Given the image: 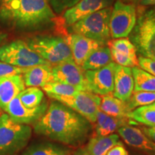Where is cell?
I'll return each mask as SVG.
<instances>
[{
  "label": "cell",
  "instance_id": "1",
  "mask_svg": "<svg viewBox=\"0 0 155 155\" xmlns=\"http://www.w3.org/2000/svg\"><path fill=\"white\" fill-rule=\"evenodd\" d=\"M92 124L62 103L53 100L47 111L34 124V131L74 148L82 146L91 134Z\"/></svg>",
  "mask_w": 155,
  "mask_h": 155
},
{
  "label": "cell",
  "instance_id": "2",
  "mask_svg": "<svg viewBox=\"0 0 155 155\" xmlns=\"http://www.w3.org/2000/svg\"><path fill=\"white\" fill-rule=\"evenodd\" d=\"M58 23L47 0H11L0 7V29L8 33L40 32Z\"/></svg>",
  "mask_w": 155,
  "mask_h": 155
},
{
  "label": "cell",
  "instance_id": "3",
  "mask_svg": "<svg viewBox=\"0 0 155 155\" xmlns=\"http://www.w3.org/2000/svg\"><path fill=\"white\" fill-rule=\"evenodd\" d=\"M129 40L141 56L155 60V6L141 7Z\"/></svg>",
  "mask_w": 155,
  "mask_h": 155
},
{
  "label": "cell",
  "instance_id": "4",
  "mask_svg": "<svg viewBox=\"0 0 155 155\" xmlns=\"http://www.w3.org/2000/svg\"><path fill=\"white\" fill-rule=\"evenodd\" d=\"M25 41L40 57L52 65L73 61L71 48L63 37L38 35L26 38Z\"/></svg>",
  "mask_w": 155,
  "mask_h": 155
},
{
  "label": "cell",
  "instance_id": "5",
  "mask_svg": "<svg viewBox=\"0 0 155 155\" xmlns=\"http://www.w3.org/2000/svg\"><path fill=\"white\" fill-rule=\"evenodd\" d=\"M112 7L101 9L67 28L69 34H78L100 42L104 45L111 39L110 17Z\"/></svg>",
  "mask_w": 155,
  "mask_h": 155
},
{
  "label": "cell",
  "instance_id": "6",
  "mask_svg": "<svg viewBox=\"0 0 155 155\" xmlns=\"http://www.w3.org/2000/svg\"><path fill=\"white\" fill-rule=\"evenodd\" d=\"M32 128L13 121L7 113L0 116V155H12L27 146Z\"/></svg>",
  "mask_w": 155,
  "mask_h": 155
},
{
  "label": "cell",
  "instance_id": "7",
  "mask_svg": "<svg viewBox=\"0 0 155 155\" xmlns=\"http://www.w3.org/2000/svg\"><path fill=\"white\" fill-rule=\"evenodd\" d=\"M0 61L25 68L50 64L31 49L25 40L20 39L5 42L0 47Z\"/></svg>",
  "mask_w": 155,
  "mask_h": 155
},
{
  "label": "cell",
  "instance_id": "8",
  "mask_svg": "<svg viewBox=\"0 0 155 155\" xmlns=\"http://www.w3.org/2000/svg\"><path fill=\"white\" fill-rule=\"evenodd\" d=\"M137 19V11L134 3H124L117 0L112 8L110 17L111 38H127L134 28Z\"/></svg>",
  "mask_w": 155,
  "mask_h": 155
},
{
  "label": "cell",
  "instance_id": "9",
  "mask_svg": "<svg viewBox=\"0 0 155 155\" xmlns=\"http://www.w3.org/2000/svg\"><path fill=\"white\" fill-rule=\"evenodd\" d=\"M48 97L72 108L91 124L96 123L97 114L100 110L101 101V98L98 95L89 91H80L74 96H49Z\"/></svg>",
  "mask_w": 155,
  "mask_h": 155
},
{
  "label": "cell",
  "instance_id": "10",
  "mask_svg": "<svg viewBox=\"0 0 155 155\" xmlns=\"http://www.w3.org/2000/svg\"><path fill=\"white\" fill-rule=\"evenodd\" d=\"M116 65V63L111 62L100 69L85 71L86 91L101 96L113 93Z\"/></svg>",
  "mask_w": 155,
  "mask_h": 155
},
{
  "label": "cell",
  "instance_id": "11",
  "mask_svg": "<svg viewBox=\"0 0 155 155\" xmlns=\"http://www.w3.org/2000/svg\"><path fill=\"white\" fill-rule=\"evenodd\" d=\"M114 0H80L63 13L61 28H67L78 21L101 9L111 7Z\"/></svg>",
  "mask_w": 155,
  "mask_h": 155
},
{
  "label": "cell",
  "instance_id": "12",
  "mask_svg": "<svg viewBox=\"0 0 155 155\" xmlns=\"http://www.w3.org/2000/svg\"><path fill=\"white\" fill-rule=\"evenodd\" d=\"M48 103L44 100L37 107L29 108L23 106L18 96L9 103L5 112L13 121L20 124H35L47 111Z\"/></svg>",
  "mask_w": 155,
  "mask_h": 155
},
{
  "label": "cell",
  "instance_id": "13",
  "mask_svg": "<svg viewBox=\"0 0 155 155\" xmlns=\"http://www.w3.org/2000/svg\"><path fill=\"white\" fill-rule=\"evenodd\" d=\"M84 71L74 61L64 62L52 67L53 81L75 86L81 91H86Z\"/></svg>",
  "mask_w": 155,
  "mask_h": 155
},
{
  "label": "cell",
  "instance_id": "14",
  "mask_svg": "<svg viewBox=\"0 0 155 155\" xmlns=\"http://www.w3.org/2000/svg\"><path fill=\"white\" fill-rule=\"evenodd\" d=\"M118 134L129 147L145 155H155V143L134 126L128 125L118 129Z\"/></svg>",
  "mask_w": 155,
  "mask_h": 155
},
{
  "label": "cell",
  "instance_id": "15",
  "mask_svg": "<svg viewBox=\"0 0 155 155\" xmlns=\"http://www.w3.org/2000/svg\"><path fill=\"white\" fill-rule=\"evenodd\" d=\"M65 40L72 52L73 61L80 66H82L84 61L92 52L104 45L96 40L78 34L68 35Z\"/></svg>",
  "mask_w": 155,
  "mask_h": 155
},
{
  "label": "cell",
  "instance_id": "16",
  "mask_svg": "<svg viewBox=\"0 0 155 155\" xmlns=\"http://www.w3.org/2000/svg\"><path fill=\"white\" fill-rule=\"evenodd\" d=\"M134 82L131 68L116 64L114 71L113 95L116 98L127 102L134 92Z\"/></svg>",
  "mask_w": 155,
  "mask_h": 155
},
{
  "label": "cell",
  "instance_id": "17",
  "mask_svg": "<svg viewBox=\"0 0 155 155\" xmlns=\"http://www.w3.org/2000/svg\"><path fill=\"white\" fill-rule=\"evenodd\" d=\"M25 89L22 75L0 78V108L5 111L9 103Z\"/></svg>",
  "mask_w": 155,
  "mask_h": 155
},
{
  "label": "cell",
  "instance_id": "18",
  "mask_svg": "<svg viewBox=\"0 0 155 155\" xmlns=\"http://www.w3.org/2000/svg\"><path fill=\"white\" fill-rule=\"evenodd\" d=\"M95 124V135L103 137L112 134L122 127L138 124L129 118L114 117L104 113L100 110L97 114V119Z\"/></svg>",
  "mask_w": 155,
  "mask_h": 155
},
{
  "label": "cell",
  "instance_id": "19",
  "mask_svg": "<svg viewBox=\"0 0 155 155\" xmlns=\"http://www.w3.org/2000/svg\"><path fill=\"white\" fill-rule=\"evenodd\" d=\"M50 64H43L28 68L22 75L25 86L43 87L50 82H53V73Z\"/></svg>",
  "mask_w": 155,
  "mask_h": 155
},
{
  "label": "cell",
  "instance_id": "20",
  "mask_svg": "<svg viewBox=\"0 0 155 155\" xmlns=\"http://www.w3.org/2000/svg\"><path fill=\"white\" fill-rule=\"evenodd\" d=\"M121 142L118 134H112L108 136H96L88 140L86 146L89 155H106L110 149Z\"/></svg>",
  "mask_w": 155,
  "mask_h": 155
},
{
  "label": "cell",
  "instance_id": "21",
  "mask_svg": "<svg viewBox=\"0 0 155 155\" xmlns=\"http://www.w3.org/2000/svg\"><path fill=\"white\" fill-rule=\"evenodd\" d=\"M101 98L100 111L114 117L129 118L131 111L128 108L127 102L116 98L113 93L102 96Z\"/></svg>",
  "mask_w": 155,
  "mask_h": 155
},
{
  "label": "cell",
  "instance_id": "22",
  "mask_svg": "<svg viewBox=\"0 0 155 155\" xmlns=\"http://www.w3.org/2000/svg\"><path fill=\"white\" fill-rule=\"evenodd\" d=\"M113 61L111 50L108 46L103 45L92 52L82 65L84 71L100 69Z\"/></svg>",
  "mask_w": 155,
  "mask_h": 155
},
{
  "label": "cell",
  "instance_id": "23",
  "mask_svg": "<svg viewBox=\"0 0 155 155\" xmlns=\"http://www.w3.org/2000/svg\"><path fill=\"white\" fill-rule=\"evenodd\" d=\"M69 147L50 142L39 143L27 149L23 155H71Z\"/></svg>",
  "mask_w": 155,
  "mask_h": 155
},
{
  "label": "cell",
  "instance_id": "24",
  "mask_svg": "<svg viewBox=\"0 0 155 155\" xmlns=\"http://www.w3.org/2000/svg\"><path fill=\"white\" fill-rule=\"evenodd\" d=\"M134 82V91L155 92V76L139 66L131 68Z\"/></svg>",
  "mask_w": 155,
  "mask_h": 155
},
{
  "label": "cell",
  "instance_id": "25",
  "mask_svg": "<svg viewBox=\"0 0 155 155\" xmlns=\"http://www.w3.org/2000/svg\"><path fill=\"white\" fill-rule=\"evenodd\" d=\"M129 118L138 124L155 127V102L136 108L129 114Z\"/></svg>",
  "mask_w": 155,
  "mask_h": 155
},
{
  "label": "cell",
  "instance_id": "26",
  "mask_svg": "<svg viewBox=\"0 0 155 155\" xmlns=\"http://www.w3.org/2000/svg\"><path fill=\"white\" fill-rule=\"evenodd\" d=\"M20 101L25 107H37L44 101V93L38 87H28L18 95Z\"/></svg>",
  "mask_w": 155,
  "mask_h": 155
},
{
  "label": "cell",
  "instance_id": "27",
  "mask_svg": "<svg viewBox=\"0 0 155 155\" xmlns=\"http://www.w3.org/2000/svg\"><path fill=\"white\" fill-rule=\"evenodd\" d=\"M43 91L46 93L48 96H74L78 93L81 91L76 87L59 82H50L45 86L42 87Z\"/></svg>",
  "mask_w": 155,
  "mask_h": 155
},
{
  "label": "cell",
  "instance_id": "28",
  "mask_svg": "<svg viewBox=\"0 0 155 155\" xmlns=\"http://www.w3.org/2000/svg\"><path fill=\"white\" fill-rule=\"evenodd\" d=\"M107 45L110 49L115 50L124 55H128L134 61H138L137 50L129 39L126 38L114 39L112 40H109L107 42Z\"/></svg>",
  "mask_w": 155,
  "mask_h": 155
},
{
  "label": "cell",
  "instance_id": "29",
  "mask_svg": "<svg viewBox=\"0 0 155 155\" xmlns=\"http://www.w3.org/2000/svg\"><path fill=\"white\" fill-rule=\"evenodd\" d=\"M155 102V92L134 91L127 101L128 108L131 111L136 108L149 105Z\"/></svg>",
  "mask_w": 155,
  "mask_h": 155
},
{
  "label": "cell",
  "instance_id": "30",
  "mask_svg": "<svg viewBox=\"0 0 155 155\" xmlns=\"http://www.w3.org/2000/svg\"><path fill=\"white\" fill-rule=\"evenodd\" d=\"M55 15H61L80 0H47Z\"/></svg>",
  "mask_w": 155,
  "mask_h": 155
},
{
  "label": "cell",
  "instance_id": "31",
  "mask_svg": "<svg viewBox=\"0 0 155 155\" xmlns=\"http://www.w3.org/2000/svg\"><path fill=\"white\" fill-rule=\"evenodd\" d=\"M111 50L113 61H114V63H116V64H118V65L129 68L138 66L139 65L138 61H134V60H133L132 58L129 57L128 55H124V54L119 53V52L116 51L115 50Z\"/></svg>",
  "mask_w": 155,
  "mask_h": 155
},
{
  "label": "cell",
  "instance_id": "32",
  "mask_svg": "<svg viewBox=\"0 0 155 155\" xmlns=\"http://www.w3.org/2000/svg\"><path fill=\"white\" fill-rule=\"evenodd\" d=\"M28 68L15 66L9 63L0 61V78L23 75Z\"/></svg>",
  "mask_w": 155,
  "mask_h": 155
},
{
  "label": "cell",
  "instance_id": "33",
  "mask_svg": "<svg viewBox=\"0 0 155 155\" xmlns=\"http://www.w3.org/2000/svg\"><path fill=\"white\" fill-rule=\"evenodd\" d=\"M138 66L140 68L155 76V60L139 55L138 57Z\"/></svg>",
  "mask_w": 155,
  "mask_h": 155
},
{
  "label": "cell",
  "instance_id": "34",
  "mask_svg": "<svg viewBox=\"0 0 155 155\" xmlns=\"http://www.w3.org/2000/svg\"><path fill=\"white\" fill-rule=\"evenodd\" d=\"M106 155H129L123 143L120 142L110 149Z\"/></svg>",
  "mask_w": 155,
  "mask_h": 155
},
{
  "label": "cell",
  "instance_id": "35",
  "mask_svg": "<svg viewBox=\"0 0 155 155\" xmlns=\"http://www.w3.org/2000/svg\"><path fill=\"white\" fill-rule=\"evenodd\" d=\"M141 130L147 137H149L151 140L155 143V127H142L141 128Z\"/></svg>",
  "mask_w": 155,
  "mask_h": 155
},
{
  "label": "cell",
  "instance_id": "36",
  "mask_svg": "<svg viewBox=\"0 0 155 155\" xmlns=\"http://www.w3.org/2000/svg\"><path fill=\"white\" fill-rule=\"evenodd\" d=\"M8 37H9L8 32H6L5 30H2V29H0V47H1L4 43H5L6 41H7V40L8 39Z\"/></svg>",
  "mask_w": 155,
  "mask_h": 155
},
{
  "label": "cell",
  "instance_id": "37",
  "mask_svg": "<svg viewBox=\"0 0 155 155\" xmlns=\"http://www.w3.org/2000/svg\"><path fill=\"white\" fill-rule=\"evenodd\" d=\"M71 155H89L88 151L86 150V147H80Z\"/></svg>",
  "mask_w": 155,
  "mask_h": 155
},
{
  "label": "cell",
  "instance_id": "38",
  "mask_svg": "<svg viewBox=\"0 0 155 155\" xmlns=\"http://www.w3.org/2000/svg\"><path fill=\"white\" fill-rule=\"evenodd\" d=\"M139 3L141 6H155V0H139Z\"/></svg>",
  "mask_w": 155,
  "mask_h": 155
},
{
  "label": "cell",
  "instance_id": "39",
  "mask_svg": "<svg viewBox=\"0 0 155 155\" xmlns=\"http://www.w3.org/2000/svg\"><path fill=\"white\" fill-rule=\"evenodd\" d=\"M11 0H0V7H3L7 5V3H9Z\"/></svg>",
  "mask_w": 155,
  "mask_h": 155
},
{
  "label": "cell",
  "instance_id": "40",
  "mask_svg": "<svg viewBox=\"0 0 155 155\" xmlns=\"http://www.w3.org/2000/svg\"><path fill=\"white\" fill-rule=\"evenodd\" d=\"M120 1L123 2H124V3H129V2L131 1V0H120Z\"/></svg>",
  "mask_w": 155,
  "mask_h": 155
},
{
  "label": "cell",
  "instance_id": "41",
  "mask_svg": "<svg viewBox=\"0 0 155 155\" xmlns=\"http://www.w3.org/2000/svg\"><path fill=\"white\" fill-rule=\"evenodd\" d=\"M131 1H132L133 2H134V3H136V4H137V3H139V0H131Z\"/></svg>",
  "mask_w": 155,
  "mask_h": 155
},
{
  "label": "cell",
  "instance_id": "42",
  "mask_svg": "<svg viewBox=\"0 0 155 155\" xmlns=\"http://www.w3.org/2000/svg\"></svg>",
  "mask_w": 155,
  "mask_h": 155
}]
</instances>
